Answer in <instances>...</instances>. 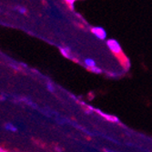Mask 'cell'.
I'll return each instance as SVG.
<instances>
[{"label":"cell","instance_id":"7","mask_svg":"<svg viewBox=\"0 0 152 152\" xmlns=\"http://www.w3.org/2000/svg\"><path fill=\"white\" fill-rule=\"evenodd\" d=\"M90 72H92V73H94V74H101L102 73V68L101 67H99V66H94V67H92V68H90V69H88Z\"/></svg>","mask_w":152,"mask_h":152},{"label":"cell","instance_id":"8","mask_svg":"<svg viewBox=\"0 0 152 152\" xmlns=\"http://www.w3.org/2000/svg\"><path fill=\"white\" fill-rule=\"evenodd\" d=\"M5 128L7 129V130L11 131V132L17 131V128H16V126H14L13 124H11V123H7L6 125H5Z\"/></svg>","mask_w":152,"mask_h":152},{"label":"cell","instance_id":"12","mask_svg":"<svg viewBox=\"0 0 152 152\" xmlns=\"http://www.w3.org/2000/svg\"><path fill=\"white\" fill-rule=\"evenodd\" d=\"M104 151H105V152H118V151H115V150H112V149H109V148H108V149H105Z\"/></svg>","mask_w":152,"mask_h":152},{"label":"cell","instance_id":"11","mask_svg":"<svg viewBox=\"0 0 152 152\" xmlns=\"http://www.w3.org/2000/svg\"><path fill=\"white\" fill-rule=\"evenodd\" d=\"M76 1V0H66V2H68L69 3L71 6H72V7H73V5H74V2Z\"/></svg>","mask_w":152,"mask_h":152},{"label":"cell","instance_id":"2","mask_svg":"<svg viewBox=\"0 0 152 152\" xmlns=\"http://www.w3.org/2000/svg\"><path fill=\"white\" fill-rule=\"evenodd\" d=\"M107 46L109 48V50L111 51L113 54H115L116 56H122V48L120 44L118 43V41L113 38H110L107 40Z\"/></svg>","mask_w":152,"mask_h":152},{"label":"cell","instance_id":"9","mask_svg":"<svg viewBox=\"0 0 152 152\" xmlns=\"http://www.w3.org/2000/svg\"><path fill=\"white\" fill-rule=\"evenodd\" d=\"M47 88H48V91H50L51 93H54L55 91H56V88H55V86H54V84L52 82H48Z\"/></svg>","mask_w":152,"mask_h":152},{"label":"cell","instance_id":"5","mask_svg":"<svg viewBox=\"0 0 152 152\" xmlns=\"http://www.w3.org/2000/svg\"><path fill=\"white\" fill-rule=\"evenodd\" d=\"M84 65H85V66L88 68V69H90V68H92V67L96 66V61L93 58H86L84 60Z\"/></svg>","mask_w":152,"mask_h":152},{"label":"cell","instance_id":"6","mask_svg":"<svg viewBox=\"0 0 152 152\" xmlns=\"http://www.w3.org/2000/svg\"><path fill=\"white\" fill-rule=\"evenodd\" d=\"M122 65L124 66L126 70H129L130 66H131V62H130V59L127 57H124V60L122 59Z\"/></svg>","mask_w":152,"mask_h":152},{"label":"cell","instance_id":"13","mask_svg":"<svg viewBox=\"0 0 152 152\" xmlns=\"http://www.w3.org/2000/svg\"><path fill=\"white\" fill-rule=\"evenodd\" d=\"M0 152H8V151L7 149L3 148H0Z\"/></svg>","mask_w":152,"mask_h":152},{"label":"cell","instance_id":"4","mask_svg":"<svg viewBox=\"0 0 152 152\" xmlns=\"http://www.w3.org/2000/svg\"><path fill=\"white\" fill-rule=\"evenodd\" d=\"M59 51L61 53V55L66 58H71V50L69 48L67 47H62V48H59Z\"/></svg>","mask_w":152,"mask_h":152},{"label":"cell","instance_id":"10","mask_svg":"<svg viewBox=\"0 0 152 152\" xmlns=\"http://www.w3.org/2000/svg\"><path fill=\"white\" fill-rule=\"evenodd\" d=\"M18 11H19L21 14H26V8H25V7H21L18 9Z\"/></svg>","mask_w":152,"mask_h":152},{"label":"cell","instance_id":"3","mask_svg":"<svg viewBox=\"0 0 152 152\" xmlns=\"http://www.w3.org/2000/svg\"><path fill=\"white\" fill-rule=\"evenodd\" d=\"M91 32L92 34L100 40H105L107 38V32L106 30L101 26H93L91 27Z\"/></svg>","mask_w":152,"mask_h":152},{"label":"cell","instance_id":"1","mask_svg":"<svg viewBox=\"0 0 152 152\" xmlns=\"http://www.w3.org/2000/svg\"><path fill=\"white\" fill-rule=\"evenodd\" d=\"M87 108H88L91 112H96L98 115H99L100 117H102L103 118H105L106 120L111 122V123H119V118L115 116V115H110V114H107L105 112H103L102 110L99 109V108H95L91 106H87Z\"/></svg>","mask_w":152,"mask_h":152}]
</instances>
